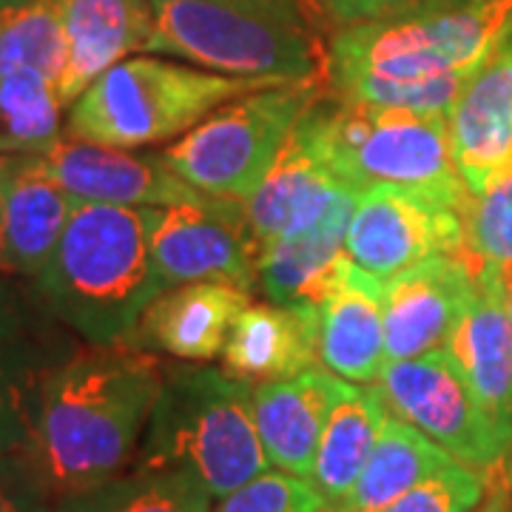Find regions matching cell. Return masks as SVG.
<instances>
[{
    "label": "cell",
    "instance_id": "30",
    "mask_svg": "<svg viewBox=\"0 0 512 512\" xmlns=\"http://www.w3.org/2000/svg\"><path fill=\"white\" fill-rule=\"evenodd\" d=\"M461 222V256L473 271L481 265H493L501 274L512 271V165L467 197L461 208Z\"/></svg>",
    "mask_w": 512,
    "mask_h": 512
},
{
    "label": "cell",
    "instance_id": "3",
    "mask_svg": "<svg viewBox=\"0 0 512 512\" xmlns=\"http://www.w3.org/2000/svg\"><path fill=\"white\" fill-rule=\"evenodd\" d=\"M163 208L77 200L55 254L35 279L43 305L89 345L126 342L165 291L151 259Z\"/></svg>",
    "mask_w": 512,
    "mask_h": 512
},
{
    "label": "cell",
    "instance_id": "35",
    "mask_svg": "<svg viewBox=\"0 0 512 512\" xmlns=\"http://www.w3.org/2000/svg\"><path fill=\"white\" fill-rule=\"evenodd\" d=\"M484 498L478 501V507L473 512H510L512 501V487H510V470H507V461L498 464L493 470L484 473Z\"/></svg>",
    "mask_w": 512,
    "mask_h": 512
},
{
    "label": "cell",
    "instance_id": "8",
    "mask_svg": "<svg viewBox=\"0 0 512 512\" xmlns=\"http://www.w3.org/2000/svg\"><path fill=\"white\" fill-rule=\"evenodd\" d=\"M328 92V83H293L242 94L177 137L165 160L202 194L245 205L302 114Z\"/></svg>",
    "mask_w": 512,
    "mask_h": 512
},
{
    "label": "cell",
    "instance_id": "19",
    "mask_svg": "<svg viewBox=\"0 0 512 512\" xmlns=\"http://www.w3.org/2000/svg\"><path fill=\"white\" fill-rule=\"evenodd\" d=\"M69 60L60 80V100L69 109L100 74L134 52H146L154 32L151 0H55Z\"/></svg>",
    "mask_w": 512,
    "mask_h": 512
},
{
    "label": "cell",
    "instance_id": "10",
    "mask_svg": "<svg viewBox=\"0 0 512 512\" xmlns=\"http://www.w3.org/2000/svg\"><path fill=\"white\" fill-rule=\"evenodd\" d=\"M259 254L245 205L222 197L163 208L151 234V259L165 288L228 282L251 293Z\"/></svg>",
    "mask_w": 512,
    "mask_h": 512
},
{
    "label": "cell",
    "instance_id": "17",
    "mask_svg": "<svg viewBox=\"0 0 512 512\" xmlns=\"http://www.w3.org/2000/svg\"><path fill=\"white\" fill-rule=\"evenodd\" d=\"M248 305L251 293L228 282L165 288L143 311L126 345L205 365L222 356L239 313Z\"/></svg>",
    "mask_w": 512,
    "mask_h": 512
},
{
    "label": "cell",
    "instance_id": "2",
    "mask_svg": "<svg viewBox=\"0 0 512 512\" xmlns=\"http://www.w3.org/2000/svg\"><path fill=\"white\" fill-rule=\"evenodd\" d=\"M510 35L512 0H427L330 37L328 89L367 106L450 114L470 77Z\"/></svg>",
    "mask_w": 512,
    "mask_h": 512
},
{
    "label": "cell",
    "instance_id": "39",
    "mask_svg": "<svg viewBox=\"0 0 512 512\" xmlns=\"http://www.w3.org/2000/svg\"><path fill=\"white\" fill-rule=\"evenodd\" d=\"M504 288H507V308H510V319H512V271L504 274Z\"/></svg>",
    "mask_w": 512,
    "mask_h": 512
},
{
    "label": "cell",
    "instance_id": "22",
    "mask_svg": "<svg viewBox=\"0 0 512 512\" xmlns=\"http://www.w3.org/2000/svg\"><path fill=\"white\" fill-rule=\"evenodd\" d=\"M77 197L55 183L37 154H15L0 245V274L37 279L55 254Z\"/></svg>",
    "mask_w": 512,
    "mask_h": 512
},
{
    "label": "cell",
    "instance_id": "7",
    "mask_svg": "<svg viewBox=\"0 0 512 512\" xmlns=\"http://www.w3.org/2000/svg\"><path fill=\"white\" fill-rule=\"evenodd\" d=\"M271 89L163 57H126L66 109L63 137L109 148H146L183 137L222 103Z\"/></svg>",
    "mask_w": 512,
    "mask_h": 512
},
{
    "label": "cell",
    "instance_id": "16",
    "mask_svg": "<svg viewBox=\"0 0 512 512\" xmlns=\"http://www.w3.org/2000/svg\"><path fill=\"white\" fill-rule=\"evenodd\" d=\"M444 350L495 427L512 441V319L498 268H476L473 293Z\"/></svg>",
    "mask_w": 512,
    "mask_h": 512
},
{
    "label": "cell",
    "instance_id": "12",
    "mask_svg": "<svg viewBox=\"0 0 512 512\" xmlns=\"http://www.w3.org/2000/svg\"><path fill=\"white\" fill-rule=\"evenodd\" d=\"M77 339L43 305L37 288L23 293L0 282V458L23 453L40 387L80 348Z\"/></svg>",
    "mask_w": 512,
    "mask_h": 512
},
{
    "label": "cell",
    "instance_id": "15",
    "mask_svg": "<svg viewBox=\"0 0 512 512\" xmlns=\"http://www.w3.org/2000/svg\"><path fill=\"white\" fill-rule=\"evenodd\" d=\"M359 191L342 183L316 157L299 123L279 148L276 160L245 200V214L254 228L259 248L319 228L333 214L353 208Z\"/></svg>",
    "mask_w": 512,
    "mask_h": 512
},
{
    "label": "cell",
    "instance_id": "31",
    "mask_svg": "<svg viewBox=\"0 0 512 512\" xmlns=\"http://www.w3.org/2000/svg\"><path fill=\"white\" fill-rule=\"evenodd\" d=\"M484 487V473L456 458L379 512H473L484 498Z\"/></svg>",
    "mask_w": 512,
    "mask_h": 512
},
{
    "label": "cell",
    "instance_id": "36",
    "mask_svg": "<svg viewBox=\"0 0 512 512\" xmlns=\"http://www.w3.org/2000/svg\"><path fill=\"white\" fill-rule=\"evenodd\" d=\"M285 3L296 12V18L302 20L308 29H313L316 35L333 37L339 32L333 18H330L328 3H325V0H285Z\"/></svg>",
    "mask_w": 512,
    "mask_h": 512
},
{
    "label": "cell",
    "instance_id": "29",
    "mask_svg": "<svg viewBox=\"0 0 512 512\" xmlns=\"http://www.w3.org/2000/svg\"><path fill=\"white\" fill-rule=\"evenodd\" d=\"M69 60L55 0H18L0 6V74L32 69L63 80Z\"/></svg>",
    "mask_w": 512,
    "mask_h": 512
},
{
    "label": "cell",
    "instance_id": "20",
    "mask_svg": "<svg viewBox=\"0 0 512 512\" xmlns=\"http://www.w3.org/2000/svg\"><path fill=\"white\" fill-rule=\"evenodd\" d=\"M336 387L339 376L322 365L308 367L291 379L256 384V430L276 470L311 478Z\"/></svg>",
    "mask_w": 512,
    "mask_h": 512
},
{
    "label": "cell",
    "instance_id": "5",
    "mask_svg": "<svg viewBox=\"0 0 512 512\" xmlns=\"http://www.w3.org/2000/svg\"><path fill=\"white\" fill-rule=\"evenodd\" d=\"M299 131L316 157L356 191L404 185L458 211L470 197L453 157L447 114L367 106L328 92L302 114Z\"/></svg>",
    "mask_w": 512,
    "mask_h": 512
},
{
    "label": "cell",
    "instance_id": "23",
    "mask_svg": "<svg viewBox=\"0 0 512 512\" xmlns=\"http://www.w3.org/2000/svg\"><path fill=\"white\" fill-rule=\"evenodd\" d=\"M322 313L251 302L222 350V370L248 384L279 382L319 365Z\"/></svg>",
    "mask_w": 512,
    "mask_h": 512
},
{
    "label": "cell",
    "instance_id": "18",
    "mask_svg": "<svg viewBox=\"0 0 512 512\" xmlns=\"http://www.w3.org/2000/svg\"><path fill=\"white\" fill-rule=\"evenodd\" d=\"M458 174L470 194L512 165V35L461 89L447 114Z\"/></svg>",
    "mask_w": 512,
    "mask_h": 512
},
{
    "label": "cell",
    "instance_id": "14",
    "mask_svg": "<svg viewBox=\"0 0 512 512\" xmlns=\"http://www.w3.org/2000/svg\"><path fill=\"white\" fill-rule=\"evenodd\" d=\"M476 271L458 254H433L384 279V353L387 362L419 359L447 348Z\"/></svg>",
    "mask_w": 512,
    "mask_h": 512
},
{
    "label": "cell",
    "instance_id": "41",
    "mask_svg": "<svg viewBox=\"0 0 512 512\" xmlns=\"http://www.w3.org/2000/svg\"><path fill=\"white\" fill-rule=\"evenodd\" d=\"M427 3V0H424ZM444 3H464V0H444Z\"/></svg>",
    "mask_w": 512,
    "mask_h": 512
},
{
    "label": "cell",
    "instance_id": "34",
    "mask_svg": "<svg viewBox=\"0 0 512 512\" xmlns=\"http://www.w3.org/2000/svg\"><path fill=\"white\" fill-rule=\"evenodd\" d=\"M325 3H328V12L336 29H345L353 23L396 18L404 12H413L424 0H325Z\"/></svg>",
    "mask_w": 512,
    "mask_h": 512
},
{
    "label": "cell",
    "instance_id": "37",
    "mask_svg": "<svg viewBox=\"0 0 512 512\" xmlns=\"http://www.w3.org/2000/svg\"><path fill=\"white\" fill-rule=\"evenodd\" d=\"M12 160H15V154H0V245H3V220H6V188H9Z\"/></svg>",
    "mask_w": 512,
    "mask_h": 512
},
{
    "label": "cell",
    "instance_id": "25",
    "mask_svg": "<svg viewBox=\"0 0 512 512\" xmlns=\"http://www.w3.org/2000/svg\"><path fill=\"white\" fill-rule=\"evenodd\" d=\"M390 407L379 384H353L339 379L328 424L316 450L311 484L325 498V510L336 512L365 470Z\"/></svg>",
    "mask_w": 512,
    "mask_h": 512
},
{
    "label": "cell",
    "instance_id": "28",
    "mask_svg": "<svg viewBox=\"0 0 512 512\" xmlns=\"http://www.w3.org/2000/svg\"><path fill=\"white\" fill-rule=\"evenodd\" d=\"M57 80L32 69L0 74V154H43L63 140Z\"/></svg>",
    "mask_w": 512,
    "mask_h": 512
},
{
    "label": "cell",
    "instance_id": "27",
    "mask_svg": "<svg viewBox=\"0 0 512 512\" xmlns=\"http://www.w3.org/2000/svg\"><path fill=\"white\" fill-rule=\"evenodd\" d=\"M55 512H211V498L180 473L131 467L97 487L57 498Z\"/></svg>",
    "mask_w": 512,
    "mask_h": 512
},
{
    "label": "cell",
    "instance_id": "6",
    "mask_svg": "<svg viewBox=\"0 0 512 512\" xmlns=\"http://www.w3.org/2000/svg\"><path fill=\"white\" fill-rule=\"evenodd\" d=\"M148 55L265 86L328 83V46L291 15L234 0H151Z\"/></svg>",
    "mask_w": 512,
    "mask_h": 512
},
{
    "label": "cell",
    "instance_id": "4",
    "mask_svg": "<svg viewBox=\"0 0 512 512\" xmlns=\"http://www.w3.org/2000/svg\"><path fill=\"white\" fill-rule=\"evenodd\" d=\"M191 478L211 501L262 476L271 461L254 416V387L208 365H165L134 464Z\"/></svg>",
    "mask_w": 512,
    "mask_h": 512
},
{
    "label": "cell",
    "instance_id": "26",
    "mask_svg": "<svg viewBox=\"0 0 512 512\" xmlns=\"http://www.w3.org/2000/svg\"><path fill=\"white\" fill-rule=\"evenodd\" d=\"M450 461L456 458L444 447L410 421L390 413L353 493L336 512H379Z\"/></svg>",
    "mask_w": 512,
    "mask_h": 512
},
{
    "label": "cell",
    "instance_id": "33",
    "mask_svg": "<svg viewBox=\"0 0 512 512\" xmlns=\"http://www.w3.org/2000/svg\"><path fill=\"white\" fill-rule=\"evenodd\" d=\"M0 512H55V498L23 453L0 458Z\"/></svg>",
    "mask_w": 512,
    "mask_h": 512
},
{
    "label": "cell",
    "instance_id": "13",
    "mask_svg": "<svg viewBox=\"0 0 512 512\" xmlns=\"http://www.w3.org/2000/svg\"><path fill=\"white\" fill-rule=\"evenodd\" d=\"M43 171L72 197L106 205L134 208H171L211 200L168 165L163 151L137 154L131 148L92 146L77 140H60L37 154Z\"/></svg>",
    "mask_w": 512,
    "mask_h": 512
},
{
    "label": "cell",
    "instance_id": "11",
    "mask_svg": "<svg viewBox=\"0 0 512 512\" xmlns=\"http://www.w3.org/2000/svg\"><path fill=\"white\" fill-rule=\"evenodd\" d=\"M464 251L461 211L416 188L376 183L359 191L348 225V256L370 276L390 279L433 254Z\"/></svg>",
    "mask_w": 512,
    "mask_h": 512
},
{
    "label": "cell",
    "instance_id": "21",
    "mask_svg": "<svg viewBox=\"0 0 512 512\" xmlns=\"http://www.w3.org/2000/svg\"><path fill=\"white\" fill-rule=\"evenodd\" d=\"M353 208L333 214L313 231L262 248L256 265V288L268 296V302L322 313L350 268L348 225Z\"/></svg>",
    "mask_w": 512,
    "mask_h": 512
},
{
    "label": "cell",
    "instance_id": "40",
    "mask_svg": "<svg viewBox=\"0 0 512 512\" xmlns=\"http://www.w3.org/2000/svg\"><path fill=\"white\" fill-rule=\"evenodd\" d=\"M6 3H18V0H0V6H6Z\"/></svg>",
    "mask_w": 512,
    "mask_h": 512
},
{
    "label": "cell",
    "instance_id": "9",
    "mask_svg": "<svg viewBox=\"0 0 512 512\" xmlns=\"http://www.w3.org/2000/svg\"><path fill=\"white\" fill-rule=\"evenodd\" d=\"M376 384L399 419L478 473L504 464L512 453V441L495 427L444 348L419 359L384 362Z\"/></svg>",
    "mask_w": 512,
    "mask_h": 512
},
{
    "label": "cell",
    "instance_id": "24",
    "mask_svg": "<svg viewBox=\"0 0 512 512\" xmlns=\"http://www.w3.org/2000/svg\"><path fill=\"white\" fill-rule=\"evenodd\" d=\"M384 353V279L350 262L319 319V365L353 384L379 382Z\"/></svg>",
    "mask_w": 512,
    "mask_h": 512
},
{
    "label": "cell",
    "instance_id": "1",
    "mask_svg": "<svg viewBox=\"0 0 512 512\" xmlns=\"http://www.w3.org/2000/svg\"><path fill=\"white\" fill-rule=\"evenodd\" d=\"M165 365L126 342H86L46 376L23 456L55 501L131 470Z\"/></svg>",
    "mask_w": 512,
    "mask_h": 512
},
{
    "label": "cell",
    "instance_id": "32",
    "mask_svg": "<svg viewBox=\"0 0 512 512\" xmlns=\"http://www.w3.org/2000/svg\"><path fill=\"white\" fill-rule=\"evenodd\" d=\"M325 498L311 478L291 476L282 470H265L239 490L225 495L211 512H322Z\"/></svg>",
    "mask_w": 512,
    "mask_h": 512
},
{
    "label": "cell",
    "instance_id": "38",
    "mask_svg": "<svg viewBox=\"0 0 512 512\" xmlns=\"http://www.w3.org/2000/svg\"><path fill=\"white\" fill-rule=\"evenodd\" d=\"M234 3H245V6H256V9H268V12H282V15H291L296 18V12H293L291 6L285 3V0H234ZM299 20V18H296ZM302 23V20H299Z\"/></svg>",
    "mask_w": 512,
    "mask_h": 512
}]
</instances>
